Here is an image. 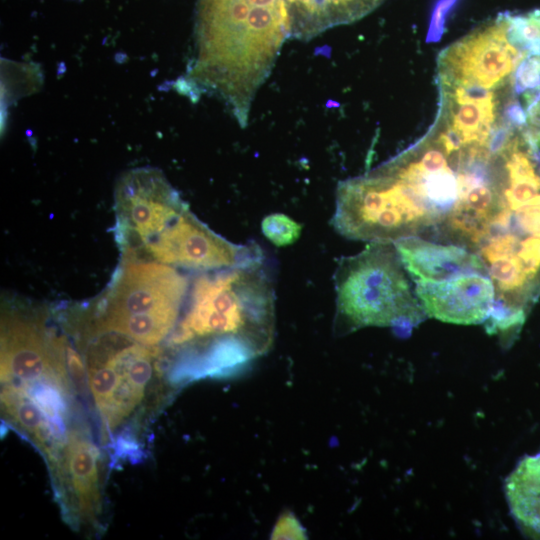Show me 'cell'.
Masks as SVG:
<instances>
[{
    "label": "cell",
    "mask_w": 540,
    "mask_h": 540,
    "mask_svg": "<svg viewBox=\"0 0 540 540\" xmlns=\"http://www.w3.org/2000/svg\"><path fill=\"white\" fill-rule=\"evenodd\" d=\"M510 40L528 55H540V9L526 14L506 13Z\"/></svg>",
    "instance_id": "2e32d148"
},
{
    "label": "cell",
    "mask_w": 540,
    "mask_h": 540,
    "mask_svg": "<svg viewBox=\"0 0 540 540\" xmlns=\"http://www.w3.org/2000/svg\"><path fill=\"white\" fill-rule=\"evenodd\" d=\"M190 279L176 267L124 257L97 302L95 331L114 332L145 346L160 343L177 323Z\"/></svg>",
    "instance_id": "277c9868"
},
{
    "label": "cell",
    "mask_w": 540,
    "mask_h": 540,
    "mask_svg": "<svg viewBox=\"0 0 540 540\" xmlns=\"http://www.w3.org/2000/svg\"><path fill=\"white\" fill-rule=\"evenodd\" d=\"M404 270L394 243L370 242L360 253L342 257L333 275L336 333L369 326L407 333L424 320Z\"/></svg>",
    "instance_id": "3957f363"
},
{
    "label": "cell",
    "mask_w": 540,
    "mask_h": 540,
    "mask_svg": "<svg viewBox=\"0 0 540 540\" xmlns=\"http://www.w3.org/2000/svg\"><path fill=\"white\" fill-rule=\"evenodd\" d=\"M416 296L427 316L453 324L484 323L495 300L491 279L480 273L432 282L417 280Z\"/></svg>",
    "instance_id": "30bf717a"
},
{
    "label": "cell",
    "mask_w": 540,
    "mask_h": 540,
    "mask_svg": "<svg viewBox=\"0 0 540 540\" xmlns=\"http://www.w3.org/2000/svg\"><path fill=\"white\" fill-rule=\"evenodd\" d=\"M186 80L221 99L241 127L290 38L283 0H198Z\"/></svg>",
    "instance_id": "7a4b0ae2"
},
{
    "label": "cell",
    "mask_w": 540,
    "mask_h": 540,
    "mask_svg": "<svg viewBox=\"0 0 540 540\" xmlns=\"http://www.w3.org/2000/svg\"><path fill=\"white\" fill-rule=\"evenodd\" d=\"M457 0H438L431 17L427 42H437L444 32L445 18Z\"/></svg>",
    "instance_id": "ffe728a7"
},
{
    "label": "cell",
    "mask_w": 540,
    "mask_h": 540,
    "mask_svg": "<svg viewBox=\"0 0 540 540\" xmlns=\"http://www.w3.org/2000/svg\"><path fill=\"white\" fill-rule=\"evenodd\" d=\"M59 339L47 343L37 327L17 317L5 318L1 336V381L22 384L52 383L66 388ZM30 387V386H29ZM28 388V387H27Z\"/></svg>",
    "instance_id": "9c48e42d"
},
{
    "label": "cell",
    "mask_w": 540,
    "mask_h": 540,
    "mask_svg": "<svg viewBox=\"0 0 540 540\" xmlns=\"http://www.w3.org/2000/svg\"><path fill=\"white\" fill-rule=\"evenodd\" d=\"M290 39L311 40L328 29L351 24L377 9L385 0H283Z\"/></svg>",
    "instance_id": "7c38bea8"
},
{
    "label": "cell",
    "mask_w": 540,
    "mask_h": 540,
    "mask_svg": "<svg viewBox=\"0 0 540 540\" xmlns=\"http://www.w3.org/2000/svg\"><path fill=\"white\" fill-rule=\"evenodd\" d=\"M527 123L522 133L528 143L537 148L540 145V90L525 94Z\"/></svg>",
    "instance_id": "d6986e66"
},
{
    "label": "cell",
    "mask_w": 540,
    "mask_h": 540,
    "mask_svg": "<svg viewBox=\"0 0 540 540\" xmlns=\"http://www.w3.org/2000/svg\"><path fill=\"white\" fill-rule=\"evenodd\" d=\"M2 402L14 420L42 443H46L52 428L36 403L19 388H5Z\"/></svg>",
    "instance_id": "9a60e30c"
},
{
    "label": "cell",
    "mask_w": 540,
    "mask_h": 540,
    "mask_svg": "<svg viewBox=\"0 0 540 540\" xmlns=\"http://www.w3.org/2000/svg\"><path fill=\"white\" fill-rule=\"evenodd\" d=\"M101 335L87 351V378L94 402L109 429L140 403L153 373L155 349L121 334Z\"/></svg>",
    "instance_id": "5b68a950"
},
{
    "label": "cell",
    "mask_w": 540,
    "mask_h": 540,
    "mask_svg": "<svg viewBox=\"0 0 540 540\" xmlns=\"http://www.w3.org/2000/svg\"><path fill=\"white\" fill-rule=\"evenodd\" d=\"M140 250L152 261L197 273L234 267L265 256L254 241L234 244L216 234L188 207Z\"/></svg>",
    "instance_id": "52a82bcc"
},
{
    "label": "cell",
    "mask_w": 540,
    "mask_h": 540,
    "mask_svg": "<svg viewBox=\"0 0 540 540\" xmlns=\"http://www.w3.org/2000/svg\"><path fill=\"white\" fill-rule=\"evenodd\" d=\"M188 205L154 168L125 173L115 193L117 237L124 257L134 256Z\"/></svg>",
    "instance_id": "ba28073f"
},
{
    "label": "cell",
    "mask_w": 540,
    "mask_h": 540,
    "mask_svg": "<svg viewBox=\"0 0 540 540\" xmlns=\"http://www.w3.org/2000/svg\"><path fill=\"white\" fill-rule=\"evenodd\" d=\"M170 342L179 348L174 381L227 376L270 349L275 290L265 256L234 267L198 272Z\"/></svg>",
    "instance_id": "6da1fadb"
},
{
    "label": "cell",
    "mask_w": 540,
    "mask_h": 540,
    "mask_svg": "<svg viewBox=\"0 0 540 540\" xmlns=\"http://www.w3.org/2000/svg\"><path fill=\"white\" fill-rule=\"evenodd\" d=\"M527 56L510 40L506 13H501L440 53L438 84L503 87L514 82L515 71Z\"/></svg>",
    "instance_id": "8992f818"
},
{
    "label": "cell",
    "mask_w": 540,
    "mask_h": 540,
    "mask_svg": "<svg viewBox=\"0 0 540 540\" xmlns=\"http://www.w3.org/2000/svg\"><path fill=\"white\" fill-rule=\"evenodd\" d=\"M303 536H305V534L303 532V529L301 528L300 523L291 514H286L283 516V518H280L272 533V538L278 539L306 538Z\"/></svg>",
    "instance_id": "44dd1931"
},
{
    "label": "cell",
    "mask_w": 540,
    "mask_h": 540,
    "mask_svg": "<svg viewBox=\"0 0 540 540\" xmlns=\"http://www.w3.org/2000/svg\"><path fill=\"white\" fill-rule=\"evenodd\" d=\"M516 93L536 92L540 90V55L527 56L514 74Z\"/></svg>",
    "instance_id": "ac0fdd59"
},
{
    "label": "cell",
    "mask_w": 540,
    "mask_h": 540,
    "mask_svg": "<svg viewBox=\"0 0 540 540\" xmlns=\"http://www.w3.org/2000/svg\"><path fill=\"white\" fill-rule=\"evenodd\" d=\"M394 246L414 281L439 282L471 273L487 275L480 257L462 246L443 245L418 236L401 238Z\"/></svg>",
    "instance_id": "8fae6325"
},
{
    "label": "cell",
    "mask_w": 540,
    "mask_h": 540,
    "mask_svg": "<svg viewBox=\"0 0 540 540\" xmlns=\"http://www.w3.org/2000/svg\"><path fill=\"white\" fill-rule=\"evenodd\" d=\"M261 230L272 244L284 247L299 239L302 227L286 214L272 213L263 218Z\"/></svg>",
    "instance_id": "e0dca14e"
},
{
    "label": "cell",
    "mask_w": 540,
    "mask_h": 540,
    "mask_svg": "<svg viewBox=\"0 0 540 540\" xmlns=\"http://www.w3.org/2000/svg\"><path fill=\"white\" fill-rule=\"evenodd\" d=\"M68 471L78 506L84 516H91L99 504L98 453L91 442L73 431L66 448Z\"/></svg>",
    "instance_id": "5bb4252c"
},
{
    "label": "cell",
    "mask_w": 540,
    "mask_h": 540,
    "mask_svg": "<svg viewBox=\"0 0 540 540\" xmlns=\"http://www.w3.org/2000/svg\"><path fill=\"white\" fill-rule=\"evenodd\" d=\"M505 493L520 527L540 538V453L521 459L506 479Z\"/></svg>",
    "instance_id": "4fadbf2b"
}]
</instances>
